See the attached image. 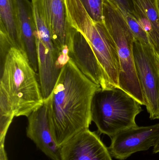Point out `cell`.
<instances>
[{"label":"cell","instance_id":"obj_1","mask_svg":"<svg viewBox=\"0 0 159 160\" xmlns=\"http://www.w3.org/2000/svg\"><path fill=\"white\" fill-rule=\"evenodd\" d=\"M101 88L89 79L71 59L63 67L50 96L47 106L52 135L58 146L91 124V104Z\"/></svg>","mask_w":159,"mask_h":160},{"label":"cell","instance_id":"obj_2","mask_svg":"<svg viewBox=\"0 0 159 160\" xmlns=\"http://www.w3.org/2000/svg\"><path fill=\"white\" fill-rule=\"evenodd\" d=\"M44 102L36 73L26 52L10 48L1 65L0 121L9 124L15 117H28Z\"/></svg>","mask_w":159,"mask_h":160},{"label":"cell","instance_id":"obj_3","mask_svg":"<svg viewBox=\"0 0 159 160\" xmlns=\"http://www.w3.org/2000/svg\"><path fill=\"white\" fill-rule=\"evenodd\" d=\"M67 20L91 46L109 88H119L120 65L116 46L103 22L93 20L80 0H64Z\"/></svg>","mask_w":159,"mask_h":160},{"label":"cell","instance_id":"obj_4","mask_svg":"<svg viewBox=\"0 0 159 160\" xmlns=\"http://www.w3.org/2000/svg\"><path fill=\"white\" fill-rule=\"evenodd\" d=\"M141 104L120 88H100L92 98L91 120L98 132L112 138L124 130L136 127Z\"/></svg>","mask_w":159,"mask_h":160},{"label":"cell","instance_id":"obj_5","mask_svg":"<svg viewBox=\"0 0 159 160\" xmlns=\"http://www.w3.org/2000/svg\"><path fill=\"white\" fill-rule=\"evenodd\" d=\"M103 22L114 39L120 65L119 88L145 105L133 55L134 38L125 16L113 0H103Z\"/></svg>","mask_w":159,"mask_h":160},{"label":"cell","instance_id":"obj_6","mask_svg":"<svg viewBox=\"0 0 159 160\" xmlns=\"http://www.w3.org/2000/svg\"><path fill=\"white\" fill-rule=\"evenodd\" d=\"M133 55L137 77L151 120L159 119V66L151 44L134 40Z\"/></svg>","mask_w":159,"mask_h":160},{"label":"cell","instance_id":"obj_7","mask_svg":"<svg viewBox=\"0 0 159 160\" xmlns=\"http://www.w3.org/2000/svg\"><path fill=\"white\" fill-rule=\"evenodd\" d=\"M66 46L68 56L85 76L102 88H110L88 41L81 32L69 24Z\"/></svg>","mask_w":159,"mask_h":160},{"label":"cell","instance_id":"obj_8","mask_svg":"<svg viewBox=\"0 0 159 160\" xmlns=\"http://www.w3.org/2000/svg\"><path fill=\"white\" fill-rule=\"evenodd\" d=\"M159 136V123L145 127H132L113 136L108 147L111 156L125 160L134 153L154 147Z\"/></svg>","mask_w":159,"mask_h":160},{"label":"cell","instance_id":"obj_9","mask_svg":"<svg viewBox=\"0 0 159 160\" xmlns=\"http://www.w3.org/2000/svg\"><path fill=\"white\" fill-rule=\"evenodd\" d=\"M59 160H113L99 135L87 129L60 147Z\"/></svg>","mask_w":159,"mask_h":160},{"label":"cell","instance_id":"obj_10","mask_svg":"<svg viewBox=\"0 0 159 160\" xmlns=\"http://www.w3.org/2000/svg\"><path fill=\"white\" fill-rule=\"evenodd\" d=\"M32 9L46 22L60 52L67 47L68 23L64 0H31Z\"/></svg>","mask_w":159,"mask_h":160},{"label":"cell","instance_id":"obj_11","mask_svg":"<svg viewBox=\"0 0 159 160\" xmlns=\"http://www.w3.org/2000/svg\"><path fill=\"white\" fill-rule=\"evenodd\" d=\"M28 118L27 136L36 147L52 160H59L60 147L55 142L51 132L45 102L33 112Z\"/></svg>","mask_w":159,"mask_h":160},{"label":"cell","instance_id":"obj_12","mask_svg":"<svg viewBox=\"0 0 159 160\" xmlns=\"http://www.w3.org/2000/svg\"><path fill=\"white\" fill-rule=\"evenodd\" d=\"M39 84L44 100L55 87L61 68L58 64V54L48 48L35 34Z\"/></svg>","mask_w":159,"mask_h":160},{"label":"cell","instance_id":"obj_13","mask_svg":"<svg viewBox=\"0 0 159 160\" xmlns=\"http://www.w3.org/2000/svg\"><path fill=\"white\" fill-rule=\"evenodd\" d=\"M18 17L21 39L30 64L38 72V61L36 46V28L32 6L29 0H16Z\"/></svg>","mask_w":159,"mask_h":160},{"label":"cell","instance_id":"obj_14","mask_svg":"<svg viewBox=\"0 0 159 160\" xmlns=\"http://www.w3.org/2000/svg\"><path fill=\"white\" fill-rule=\"evenodd\" d=\"M132 14L144 29L156 53L159 52L158 0H131Z\"/></svg>","mask_w":159,"mask_h":160},{"label":"cell","instance_id":"obj_15","mask_svg":"<svg viewBox=\"0 0 159 160\" xmlns=\"http://www.w3.org/2000/svg\"><path fill=\"white\" fill-rule=\"evenodd\" d=\"M0 32L5 35L13 48L25 52L16 0H0Z\"/></svg>","mask_w":159,"mask_h":160},{"label":"cell","instance_id":"obj_16","mask_svg":"<svg viewBox=\"0 0 159 160\" xmlns=\"http://www.w3.org/2000/svg\"><path fill=\"white\" fill-rule=\"evenodd\" d=\"M129 27L134 37V40L145 44H150L148 35L138 21L130 13H124Z\"/></svg>","mask_w":159,"mask_h":160},{"label":"cell","instance_id":"obj_17","mask_svg":"<svg viewBox=\"0 0 159 160\" xmlns=\"http://www.w3.org/2000/svg\"><path fill=\"white\" fill-rule=\"evenodd\" d=\"M91 18L96 22L103 21V0H80Z\"/></svg>","mask_w":159,"mask_h":160},{"label":"cell","instance_id":"obj_18","mask_svg":"<svg viewBox=\"0 0 159 160\" xmlns=\"http://www.w3.org/2000/svg\"><path fill=\"white\" fill-rule=\"evenodd\" d=\"M120 8L124 13L132 14L131 0H113Z\"/></svg>","mask_w":159,"mask_h":160},{"label":"cell","instance_id":"obj_19","mask_svg":"<svg viewBox=\"0 0 159 160\" xmlns=\"http://www.w3.org/2000/svg\"><path fill=\"white\" fill-rule=\"evenodd\" d=\"M0 160H8L5 150L4 144H0Z\"/></svg>","mask_w":159,"mask_h":160},{"label":"cell","instance_id":"obj_20","mask_svg":"<svg viewBox=\"0 0 159 160\" xmlns=\"http://www.w3.org/2000/svg\"><path fill=\"white\" fill-rule=\"evenodd\" d=\"M153 152L154 154L159 153V136L156 144L153 147Z\"/></svg>","mask_w":159,"mask_h":160},{"label":"cell","instance_id":"obj_21","mask_svg":"<svg viewBox=\"0 0 159 160\" xmlns=\"http://www.w3.org/2000/svg\"><path fill=\"white\" fill-rule=\"evenodd\" d=\"M157 57L158 61V63L159 66V52L158 53H157Z\"/></svg>","mask_w":159,"mask_h":160}]
</instances>
